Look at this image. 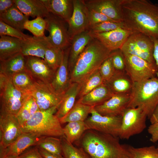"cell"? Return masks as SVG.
I'll return each mask as SVG.
<instances>
[{
	"mask_svg": "<svg viewBox=\"0 0 158 158\" xmlns=\"http://www.w3.org/2000/svg\"><path fill=\"white\" fill-rule=\"evenodd\" d=\"M121 6L127 29L158 38V4L148 0H121Z\"/></svg>",
	"mask_w": 158,
	"mask_h": 158,
	"instance_id": "6da1fadb",
	"label": "cell"
},
{
	"mask_svg": "<svg viewBox=\"0 0 158 158\" xmlns=\"http://www.w3.org/2000/svg\"><path fill=\"white\" fill-rule=\"evenodd\" d=\"M119 139L109 134L88 129L77 142L91 158H128L125 145L121 144Z\"/></svg>",
	"mask_w": 158,
	"mask_h": 158,
	"instance_id": "7a4b0ae2",
	"label": "cell"
},
{
	"mask_svg": "<svg viewBox=\"0 0 158 158\" xmlns=\"http://www.w3.org/2000/svg\"><path fill=\"white\" fill-rule=\"evenodd\" d=\"M112 51L94 38L86 47L77 60L70 73L71 83H80L98 69Z\"/></svg>",
	"mask_w": 158,
	"mask_h": 158,
	"instance_id": "3957f363",
	"label": "cell"
},
{
	"mask_svg": "<svg viewBox=\"0 0 158 158\" xmlns=\"http://www.w3.org/2000/svg\"><path fill=\"white\" fill-rule=\"evenodd\" d=\"M57 107L39 110L21 127L23 133H31L41 137L60 138L64 136L63 128L55 115Z\"/></svg>",
	"mask_w": 158,
	"mask_h": 158,
	"instance_id": "277c9868",
	"label": "cell"
},
{
	"mask_svg": "<svg viewBox=\"0 0 158 158\" xmlns=\"http://www.w3.org/2000/svg\"><path fill=\"white\" fill-rule=\"evenodd\" d=\"M130 95L128 108H140L149 118L158 105V77L133 83Z\"/></svg>",
	"mask_w": 158,
	"mask_h": 158,
	"instance_id": "5b68a950",
	"label": "cell"
},
{
	"mask_svg": "<svg viewBox=\"0 0 158 158\" xmlns=\"http://www.w3.org/2000/svg\"><path fill=\"white\" fill-rule=\"evenodd\" d=\"M154 44L150 37L140 33H132L120 50L123 54L135 55L156 64L153 56Z\"/></svg>",
	"mask_w": 158,
	"mask_h": 158,
	"instance_id": "8992f818",
	"label": "cell"
},
{
	"mask_svg": "<svg viewBox=\"0 0 158 158\" xmlns=\"http://www.w3.org/2000/svg\"><path fill=\"white\" fill-rule=\"evenodd\" d=\"M147 117L140 108H127L122 116L118 137L121 139L128 140L141 133L146 127Z\"/></svg>",
	"mask_w": 158,
	"mask_h": 158,
	"instance_id": "52a82bcc",
	"label": "cell"
},
{
	"mask_svg": "<svg viewBox=\"0 0 158 158\" xmlns=\"http://www.w3.org/2000/svg\"><path fill=\"white\" fill-rule=\"evenodd\" d=\"M29 95L17 89L10 78L5 86L0 89V114L16 116Z\"/></svg>",
	"mask_w": 158,
	"mask_h": 158,
	"instance_id": "ba28073f",
	"label": "cell"
},
{
	"mask_svg": "<svg viewBox=\"0 0 158 158\" xmlns=\"http://www.w3.org/2000/svg\"><path fill=\"white\" fill-rule=\"evenodd\" d=\"M126 72L133 83L141 82L156 76L158 68L153 64L139 56L123 54Z\"/></svg>",
	"mask_w": 158,
	"mask_h": 158,
	"instance_id": "9c48e42d",
	"label": "cell"
},
{
	"mask_svg": "<svg viewBox=\"0 0 158 158\" xmlns=\"http://www.w3.org/2000/svg\"><path fill=\"white\" fill-rule=\"evenodd\" d=\"M44 19L46 30L49 33L47 37L49 41L54 46L63 50L70 47L71 40L66 25V23L50 13Z\"/></svg>",
	"mask_w": 158,
	"mask_h": 158,
	"instance_id": "30bf717a",
	"label": "cell"
},
{
	"mask_svg": "<svg viewBox=\"0 0 158 158\" xmlns=\"http://www.w3.org/2000/svg\"><path fill=\"white\" fill-rule=\"evenodd\" d=\"M35 80L34 86L30 95L35 99L39 110H45L54 107L58 108L63 95L56 92L50 83Z\"/></svg>",
	"mask_w": 158,
	"mask_h": 158,
	"instance_id": "8fae6325",
	"label": "cell"
},
{
	"mask_svg": "<svg viewBox=\"0 0 158 158\" xmlns=\"http://www.w3.org/2000/svg\"><path fill=\"white\" fill-rule=\"evenodd\" d=\"M90 114L84 121L87 130H95L118 137L122 116H103L96 111L93 107Z\"/></svg>",
	"mask_w": 158,
	"mask_h": 158,
	"instance_id": "7c38bea8",
	"label": "cell"
},
{
	"mask_svg": "<svg viewBox=\"0 0 158 158\" xmlns=\"http://www.w3.org/2000/svg\"><path fill=\"white\" fill-rule=\"evenodd\" d=\"M73 10L72 16L68 23V30L71 40L75 36L88 30L90 24L87 8L84 0H73Z\"/></svg>",
	"mask_w": 158,
	"mask_h": 158,
	"instance_id": "4fadbf2b",
	"label": "cell"
},
{
	"mask_svg": "<svg viewBox=\"0 0 158 158\" xmlns=\"http://www.w3.org/2000/svg\"><path fill=\"white\" fill-rule=\"evenodd\" d=\"M0 147H5L17 139L23 133L15 115L0 114Z\"/></svg>",
	"mask_w": 158,
	"mask_h": 158,
	"instance_id": "5bb4252c",
	"label": "cell"
},
{
	"mask_svg": "<svg viewBox=\"0 0 158 158\" xmlns=\"http://www.w3.org/2000/svg\"><path fill=\"white\" fill-rule=\"evenodd\" d=\"M41 137L32 133H23L7 146L0 147V158L18 157L28 147L35 146Z\"/></svg>",
	"mask_w": 158,
	"mask_h": 158,
	"instance_id": "9a60e30c",
	"label": "cell"
},
{
	"mask_svg": "<svg viewBox=\"0 0 158 158\" xmlns=\"http://www.w3.org/2000/svg\"><path fill=\"white\" fill-rule=\"evenodd\" d=\"M130 99V94H114L103 103L93 107L103 116H122L128 108Z\"/></svg>",
	"mask_w": 158,
	"mask_h": 158,
	"instance_id": "2e32d148",
	"label": "cell"
},
{
	"mask_svg": "<svg viewBox=\"0 0 158 158\" xmlns=\"http://www.w3.org/2000/svg\"><path fill=\"white\" fill-rule=\"evenodd\" d=\"M121 0H84L90 10L95 11L117 22H123Z\"/></svg>",
	"mask_w": 158,
	"mask_h": 158,
	"instance_id": "e0dca14e",
	"label": "cell"
},
{
	"mask_svg": "<svg viewBox=\"0 0 158 158\" xmlns=\"http://www.w3.org/2000/svg\"><path fill=\"white\" fill-rule=\"evenodd\" d=\"M25 57L26 71L35 79L51 84L56 71L49 67L45 60L36 57Z\"/></svg>",
	"mask_w": 158,
	"mask_h": 158,
	"instance_id": "ac0fdd59",
	"label": "cell"
},
{
	"mask_svg": "<svg viewBox=\"0 0 158 158\" xmlns=\"http://www.w3.org/2000/svg\"><path fill=\"white\" fill-rule=\"evenodd\" d=\"M70 47L64 50L62 63L51 83L55 91L61 95H63L72 83L68 63Z\"/></svg>",
	"mask_w": 158,
	"mask_h": 158,
	"instance_id": "d6986e66",
	"label": "cell"
},
{
	"mask_svg": "<svg viewBox=\"0 0 158 158\" xmlns=\"http://www.w3.org/2000/svg\"><path fill=\"white\" fill-rule=\"evenodd\" d=\"M133 33L127 29L119 28L105 33L91 34L94 38L112 51L120 49Z\"/></svg>",
	"mask_w": 158,
	"mask_h": 158,
	"instance_id": "ffe728a7",
	"label": "cell"
},
{
	"mask_svg": "<svg viewBox=\"0 0 158 158\" xmlns=\"http://www.w3.org/2000/svg\"><path fill=\"white\" fill-rule=\"evenodd\" d=\"M94 38L88 30L75 36L72 39L68 60L70 73L80 55Z\"/></svg>",
	"mask_w": 158,
	"mask_h": 158,
	"instance_id": "44dd1931",
	"label": "cell"
},
{
	"mask_svg": "<svg viewBox=\"0 0 158 158\" xmlns=\"http://www.w3.org/2000/svg\"><path fill=\"white\" fill-rule=\"evenodd\" d=\"M48 11L61 18L66 23L73 11V0H41Z\"/></svg>",
	"mask_w": 158,
	"mask_h": 158,
	"instance_id": "7402d4cb",
	"label": "cell"
},
{
	"mask_svg": "<svg viewBox=\"0 0 158 158\" xmlns=\"http://www.w3.org/2000/svg\"><path fill=\"white\" fill-rule=\"evenodd\" d=\"M114 94L104 82L79 99L77 101L94 107L103 103Z\"/></svg>",
	"mask_w": 158,
	"mask_h": 158,
	"instance_id": "603a6c76",
	"label": "cell"
},
{
	"mask_svg": "<svg viewBox=\"0 0 158 158\" xmlns=\"http://www.w3.org/2000/svg\"><path fill=\"white\" fill-rule=\"evenodd\" d=\"M21 53L25 56L36 57L44 59L47 43L46 37L33 36L30 40H21Z\"/></svg>",
	"mask_w": 158,
	"mask_h": 158,
	"instance_id": "cb8c5ba5",
	"label": "cell"
},
{
	"mask_svg": "<svg viewBox=\"0 0 158 158\" xmlns=\"http://www.w3.org/2000/svg\"><path fill=\"white\" fill-rule=\"evenodd\" d=\"M14 1L17 8L28 17L45 18L49 13L41 0H14Z\"/></svg>",
	"mask_w": 158,
	"mask_h": 158,
	"instance_id": "d4e9b609",
	"label": "cell"
},
{
	"mask_svg": "<svg viewBox=\"0 0 158 158\" xmlns=\"http://www.w3.org/2000/svg\"><path fill=\"white\" fill-rule=\"evenodd\" d=\"M80 88V84L72 83L64 94L61 102L55 114L59 120L66 115L74 106Z\"/></svg>",
	"mask_w": 158,
	"mask_h": 158,
	"instance_id": "484cf974",
	"label": "cell"
},
{
	"mask_svg": "<svg viewBox=\"0 0 158 158\" xmlns=\"http://www.w3.org/2000/svg\"><path fill=\"white\" fill-rule=\"evenodd\" d=\"M25 71H26L25 59L21 52L7 59L0 61V73L9 78Z\"/></svg>",
	"mask_w": 158,
	"mask_h": 158,
	"instance_id": "4316f807",
	"label": "cell"
},
{
	"mask_svg": "<svg viewBox=\"0 0 158 158\" xmlns=\"http://www.w3.org/2000/svg\"><path fill=\"white\" fill-rule=\"evenodd\" d=\"M105 83L114 94H130L133 85V82L126 72L114 73L110 79Z\"/></svg>",
	"mask_w": 158,
	"mask_h": 158,
	"instance_id": "83f0119b",
	"label": "cell"
},
{
	"mask_svg": "<svg viewBox=\"0 0 158 158\" xmlns=\"http://www.w3.org/2000/svg\"><path fill=\"white\" fill-rule=\"evenodd\" d=\"M21 40L8 36H1L0 61L7 59L21 52Z\"/></svg>",
	"mask_w": 158,
	"mask_h": 158,
	"instance_id": "f1b7e54d",
	"label": "cell"
},
{
	"mask_svg": "<svg viewBox=\"0 0 158 158\" xmlns=\"http://www.w3.org/2000/svg\"><path fill=\"white\" fill-rule=\"evenodd\" d=\"M15 4L4 13L0 14V20L7 25L22 31L25 23L29 20Z\"/></svg>",
	"mask_w": 158,
	"mask_h": 158,
	"instance_id": "f546056e",
	"label": "cell"
},
{
	"mask_svg": "<svg viewBox=\"0 0 158 158\" xmlns=\"http://www.w3.org/2000/svg\"><path fill=\"white\" fill-rule=\"evenodd\" d=\"M93 107L77 101L71 110L64 117L60 119L61 124L70 122L83 121L87 118Z\"/></svg>",
	"mask_w": 158,
	"mask_h": 158,
	"instance_id": "4dcf8cb0",
	"label": "cell"
},
{
	"mask_svg": "<svg viewBox=\"0 0 158 158\" xmlns=\"http://www.w3.org/2000/svg\"><path fill=\"white\" fill-rule=\"evenodd\" d=\"M46 38L44 60L52 69L56 71L62 63L64 50L54 46L49 41L47 37Z\"/></svg>",
	"mask_w": 158,
	"mask_h": 158,
	"instance_id": "1f68e13d",
	"label": "cell"
},
{
	"mask_svg": "<svg viewBox=\"0 0 158 158\" xmlns=\"http://www.w3.org/2000/svg\"><path fill=\"white\" fill-rule=\"evenodd\" d=\"M11 78L13 83L17 89L23 93L30 95L35 80L27 71L16 74Z\"/></svg>",
	"mask_w": 158,
	"mask_h": 158,
	"instance_id": "d6a6232c",
	"label": "cell"
},
{
	"mask_svg": "<svg viewBox=\"0 0 158 158\" xmlns=\"http://www.w3.org/2000/svg\"><path fill=\"white\" fill-rule=\"evenodd\" d=\"M63 129L64 135L68 141L72 144L79 141L87 130L83 121L68 123Z\"/></svg>",
	"mask_w": 158,
	"mask_h": 158,
	"instance_id": "836d02e7",
	"label": "cell"
},
{
	"mask_svg": "<svg viewBox=\"0 0 158 158\" xmlns=\"http://www.w3.org/2000/svg\"><path fill=\"white\" fill-rule=\"evenodd\" d=\"M39 110L34 98L29 95L16 115L21 127Z\"/></svg>",
	"mask_w": 158,
	"mask_h": 158,
	"instance_id": "e575fe53",
	"label": "cell"
},
{
	"mask_svg": "<svg viewBox=\"0 0 158 158\" xmlns=\"http://www.w3.org/2000/svg\"><path fill=\"white\" fill-rule=\"evenodd\" d=\"M98 69L87 77L80 83L78 99L104 83Z\"/></svg>",
	"mask_w": 158,
	"mask_h": 158,
	"instance_id": "d590c367",
	"label": "cell"
},
{
	"mask_svg": "<svg viewBox=\"0 0 158 158\" xmlns=\"http://www.w3.org/2000/svg\"><path fill=\"white\" fill-rule=\"evenodd\" d=\"M128 158H158V147L154 145L136 148L125 145Z\"/></svg>",
	"mask_w": 158,
	"mask_h": 158,
	"instance_id": "8d00e7d4",
	"label": "cell"
},
{
	"mask_svg": "<svg viewBox=\"0 0 158 158\" xmlns=\"http://www.w3.org/2000/svg\"><path fill=\"white\" fill-rule=\"evenodd\" d=\"M35 146L52 154L63 155L61 143L60 138L48 136L42 137Z\"/></svg>",
	"mask_w": 158,
	"mask_h": 158,
	"instance_id": "74e56055",
	"label": "cell"
},
{
	"mask_svg": "<svg viewBox=\"0 0 158 158\" xmlns=\"http://www.w3.org/2000/svg\"><path fill=\"white\" fill-rule=\"evenodd\" d=\"M60 138L64 158H91L82 147L75 146L68 141L64 135Z\"/></svg>",
	"mask_w": 158,
	"mask_h": 158,
	"instance_id": "f35d334b",
	"label": "cell"
},
{
	"mask_svg": "<svg viewBox=\"0 0 158 158\" xmlns=\"http://www.w3.org/2000/svg\"><path fill=\"white\" fill-rule=\"evenodd\" d=\"M46 26L45 19L37 17L33 20L26 21L24 25V29L30 32L34 36L42 37L45 36L44 32L46 30Z\"/></svg>",
	"mask_w": 158,
	"mask_h": 158,
	"instance_id": "ab89813d",
	"label": "cell"
},
{
	"mask_svg": "<svg viewBox=\"0 0 158 158\" xmlns=\"http://www.w3.org/2000/svg\"><path fill=\"white\" fill-rule=\"evenodd\" d=\"M119 28L127 29L123 22H104L90 26L88 30L92 34L108 32Z\"/></svg>",
	"mask_w": 158,
	"mask_h": 158,
	"instance_id": "60d3db41",
	"label": "cell"
},
{
	"mask_svg": "<svg viewBox=\"0 0 158 158\" xmlns=\"http://www.w3.org/2000/svg\"><path fill=\"white\" fill-rule=\"evenodd\" d=\"M109 57L111 59L114 73H121L126 72L125 57L120 49L112 51Z\"/></svg>",
	"mask_w": 158,
	"mask_h": 158,
	"instance_id": "b9f144b4",
	"label": "cell"
},
{
	"mask_svg": "<svg viewBox=\"0 0 158 158\" xmlns=\"http://www.w3.org/2000/svg\"><path fill=\"white\" fill-rule=\"evenodd\" d=\"M0 35L8 36L21 40L31 39L32 37L26 35L18 29L10 26L0 20Z\"/></svg>",
	"mask_w": 158,
	"mask_h": 158,
	"instance_id": "7bdbcfd3",
	"label": "cell"
},
{
	"mask_svg": "<svg viewBox=\"0 0 158 158\" xmlns=\"http://www.w3.org/2000/svg\"><path fill=\"white\" fill-rule=\"evenodd\" d=\"M98 69L104 82L111 78L114 71L109 57L103 62Z\"/></svg>",
	"mask_w": 158,
	"mask_h": 158,
	"instance_id": "ee69618b",
	"label": "cell"
},
{
	"mask_svg": "<svg viewBox=\"0 0 158 158\" xmlns=\"http://www.w3.org/2000/svg\"><path fill=\"white\" fill-rule=\"evenodd\" d=\"M88 15L90 26L97 24L106 21L116 22L102 13L87 8Z\"/></svg>",
	"mask_w": 158,
	"mask_h": 158,
	"instance_id": "f6af8a7d",
	"label": "cell"
},
{
	"mask_svg": "<svg viewBox=\"0 0 158 158\" xmlns=\"http://www.w3.org/2000/svg\"><path fill=\"white\" fill-rule=\"evenodd\" d=\"M35 146L15 158H44L40 152L38 148Z\"/></svg>",
	"mask_w": 158,
	"mask_h": 158,
	"instance_id": "bcb514c9",
	"label": "cell"
},
{
	"mask_svg": "<svg viewBox=\"0 0 158 158\" xmlns=\"http://www.w3.org/2000/svg\"><path fill=\"white\" fill-rule=\"evenodd\" d=\"M147 131L150 135V141L153 143L158 141V122L151 124L148 127Z\"/></svg>",
	"mask_w": 158,
	"mask_h": 158,
	"instance_id": "7dc6e473",
	"label": "cell"
},
{
	"mask_svg": "<svg viewBox=\"0 0 158 158\" xmlns=\"http://www.w3.org/2000/svg\"><path fill=\"white\" fill-rule=\"evenodd\" d=\"M14 4V0H0V14L6 11Z\"/></svg>",
	"mask_w": 158,
	"mask_h": 158,
	"instance_id": "c3c4849f",
	"label": "cell"
},
{
	"mask_svg": "<svg viewBox=\"0 0 158 158\" xmlns=\"http://www.w3.org/2000/svg\"><path fill=\"white\" fill-rule=\"evenodd\" d=\"M38 149L44 158H64L63 155L53 154L41 148H38Z\"/></svg>",
	"mask_w": 158,
	"mask_h": 158,
	"instance_id": "681fc988",
	"label": "cell"
},
{
	"mask_svg": "<svg viewBox=\"0 0 158 158\" xmlns=\"http://www.w3.org/2000/svg\"><path fill=\"white\" fill-rule=\"evenodd\" d=\"M153 40L154 44L153 56L158 68L156 76L158 77V38Z\"/></svg>",
	"mask_w": 158,
	"mask_h": 158,
	"instance_id": "f907efd6",
	"label": "cell"
},
{
	"mask_svg": "<svg viewBox=\"0 0 158 158\" xmlns=\"http://www.w3.org/2000/svg\"><path fill=\"white\" fill-rule=\"evenodd\" d=\"M149 119L151 124L158 122V105L155 108Z\"/></svg>",
	"mask_w": 158,
	"mask_h": 158,
	"instance_id": "816d5d0a",
	"label": "cell"
},
{
	"mask_svg": "<svg viewBox=\"0 0 158 158\" xmlns=\"http://www.w3.org/2000/svg\"><path fill=\"white\" fill-rule=\"evenodd\" d=\"M6 158H15L12 157H7Z\"/></svg>",
	"mask_w": 158,
	"mask_h": 158,
	"instance_id": "f5cc1de1",
	"label": "cell"
},
{
	"mask_svg": "<svg viewBox=\"0 0 158 158\" xmlns=\"http://www.w3.org/2000/svg\"><path fill=\"white\" fill-rule=\"evenodd\" d=\"M157 147H158V146H157Z\"/></svg>",
	"mask_w": 158,
	"mask_h": 158,
	"instance_id": "db71d44e",
	"label": "cell"
}]
</instances>
